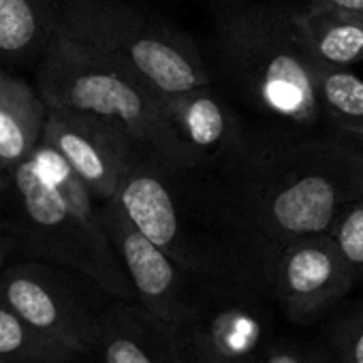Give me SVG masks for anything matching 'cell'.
<instances>
[{"label":"cell","instance_id":"obj_21","mask_svg":"<svg viewBox=\"0 0 363 363\" xmlns=\"http://www.w3.org/2000/svg\"><path fill=\"white\" fill-rule=\"evenodd\" d=\"M259 363H335L325 346H306L297 342H272Z\"/></svg>","mask_w":363,"mask_h":363},{"label":"cell","instance_id":"obj_2","mask_svg":"<svg viewBox=\"0 0 363 363\" xmlns=\"http://www.w3.org/2000/svg\"><path fill=\"white\" fill-rule=\"evenodd\" d=\"M13 259L71 267L120 301H137L101 218L96 197L48 143L18 167L0 199Z\"/></svg>","mask_w":363,"mask_h":363},{"label":"cell","instance_id":"obj_6","mask_svg":"<svg viewBox=\"0 0 363 363\" xmlns=\"http://www.w3.org/2000/svg\"><path fill=\"white\" fill-rule=\"evenodd\" d=\"M111 199L147 240L189 274L246 284L201 210L189 173H173L139 154Z\"/></svg>","mask_w":363,"mask_h":363},{"label":"cell","instance_id":"obj_13","mask_svg":"<svg viewBox=\"0 0 363 363\" xmlns=\"http://www.w3.org/2000/svg\"><path fill=\"white\" fill-rule=\"evenodd\" d=\"M99 363H186L175 329L137 301L113 299L105 312L94 357Z\"/></svg>","mask_w":363,"mask_h":363},{"label":"cell","instance_id":"obj_26","mask_svg":"<svg viewBox=\"0 0 363 363\" xmlns=\"http://www.w3.org/2000/svg\"><path fill=\"white\" fill-rule=\"evenodd\" d=\"M212 3H216V0H212Z\"/></svg>","mask_w":363,"mask_h":363},{"label":"cell","instance_id":"obj_27","mask_svg":"<svg viewBox=\"0 0 363 363\" xmlns=\"http://www.w3.org/2000/svg\"><path fill=\"white\" fill-rule=\"evenodd\" d=\"M0 363H3V361H0Z\"/></svg>","mask_w":363,"mask_h":363},{"label":"cell","instance_id":"obj_25","mask_svg":"<svg viewBox=\"0 0 363 363\" xmlns=\"http://www.w3.org/2000/svg\"><path fill=\"white\" fill-rule=\"evenodd\" d=\"M9 182H11V171H3V169H0V199H3V195L7 193Z\"/></svg>","mask_w":363,"mask_h":363},{"label":"cell","instance_id":"obj_15","mask_svg":"<svg viewBox=\"0 0 363 363\" xmlns=\"http://www.w3.org/2000/svg\"><path fill=\"white\" fill-rule=\"evenodd\" d=\"M58 0H0V67H37L58 30Z\"/></svg>","mask_w":363,"mask_h":363},{"label":"cell","instance_id":"obj_19","mask_svg":"<svg viewBox=\"0 0 363 363\" xmlns=\"http://www.w3.org/2000/svg\"><path fill=\"white\" fill-rule=\"evenodd\" d=\"M325 348L335 363H363V303L331 320L325 331Z\"/></svg>","mask_w":363,"mask_h":363},{"label":"cell","instance_id":"obj_12","mask_svg":"<svg viewBox=\"0 0 363 363\" xmlns=\"http://www.w3.org/2000/svg\"><path fill=\"white\" fill-rule=\"evenodd\" d=\"M162 103L173 128L199 158L201 169L225 162L250 133L214 84L162 94Z\"/></svg>","mask_w":363,"mask_h":363},{"label":"cell","instance_id":"obj_4","mask_svg":"<svg viewBox=\"0 0 363 363\" xmlns=\"http://www.w3.org/2000/svg\"><path fill=\"white\" fill-rule=\"evenodd\" d=\"M35 86L48 107L86 111L120 124L145 156L173 173L201 169L173 128L162 94L65 26L35 67Z\"/></svg>","mask_w":363,"mask_h":363},{"label":"cell","instance_id":"obj_24","mask_svg":"<svg viewBox=\"0 0 363 363\" xmlns=\"http://www.w3.org/2000/svg\"><path fill=\"white\" fill-rule=\"evenodd\" d=\"M186 363H259L261 359H184Z\"/></svg>","mask_w":363,"mask_h":363},{"label":"cell","instance_id":"obj_1","mask_svg":"<svg viewBox=\"0 0 363 363\" xmlns=\"http://www.w3.org/2000/svg\"><path fill=\"white\" fill-rule=\"evenodd\" d=\"M212 229L244 280L265 297L276 255L293 240L325 233L363 195V150L308 130H250L218 167L191 171Z\"/></svg>","mask_w":363,"mask_h":363},{"label":"cell","instance_id":"obj_16","mask_svg":"<svg viewBox=\"0 0 363 363\" xmlns=\"http://www.w3.org/2000/svg\"><path fill=\"white\" fill-rule=\"evenodd\" d=\"M297 39L316 67L348 69L363 62V16L308 7L293 16Z\"/></svg>","mask_w":363,"mask_h":363},{"label":"cell","instance_id":"obj_10","mask_svg":"<svg viewBox=\"0 0 363 363\" xmlns=\"http://www.w3.org/2000/svg\"><path fill=\"white\" fill-rule=\"evenodd\" d=\"M354 286L357 278L348 261L325 231L297 238L276 255L265 297L274 299L289 320L308 325L344 301Z\"/></svg>","mask_w":363,"mask_h":363},{"label":"cell","instance_id":"obj_14","mask_svg":"<svg viewBox=\"0 0 363 363\" xmlns=\"http://www.w3.org/2000/svg\"><path fill=\"white\" fill-rule=\"evenodd\" d=\"M48 103L35 84L0 67V169L11 171L43 141Z\"/></svg>","mask_w":363,"mask_h":363},{"label":"cell","instance_id":"obj_18","mask_svg":"<svg viewBox=\"0 0 363 363\" xmlns=\"http://www.w3.org/2000/svg\"><path fill=\"white\" fill-rule=\"evenodd\" d=\"M0 361L3 363H75L67 348L43 335L0 299Z\"/></svg>","mask_w":363,"mask_h":363},{"label":"cell","instance_id":"obj_17","mask_svg":"<svg viewBox=\"0 0 363 363\" xmlns=\"http://www.w3.org/2000/svg\"><path fill=\"white\" fill-rule=\"evenodd\" d=\"M316 90L323 122L363 150V79L348 69L316 67Z\"/></svg>","mask_w":363,"mask_h":363},{"label":"cell","instance_id":"obj_8","mask_svg":"<svg viewBox=\"0 0 363 363\" xmlns=\"http://www.w3.org/2000/svg\"><path fill=\"white\" fill-rule=\"evenodd\" d=\"M99 208L118 259L135 289L137 303L169 327L179 329L195 314L203 284L212 278H199L179 267L133 225L116 199L99 201Z\"/></svg>","mask_w":363,"mask_h":363},{"label":"cell","instance_id":"obj_22","mask_svg":"<svg viewBox=\"0 0 363 363\" xmlns=\"http://www.w3.org/2000/svg\"><path fill=\"white\" fill-rule=\"evenodd\" d=\"M308 7H325V9H337L354 16H363V0H303Z\"/></svg>","mask_w":363,"mask_h":363},{"label":"cell","instance_id":"obj_3","mask_svg":"<svg viewBox=\"0 0 363 363\" xmlns=\"http://www.w3.org/2000/svg\"><path fill=\"white\" fill-rule=\"evenodd\" d=\"M293 16V7L269 0H216L214 50L218 71L246 107L310 133L323 124L316 65Z\"/></svg>","mask_w":363,"mask_h":363},{"label":"cell","instance_id":"obj_23","mask_svg":"<svg viewBox=\"0 0 363 363\" xmlns=\"http://www.w3.org/2000/svg\"><path fill=\"white\" fill-rule=\"evenodd\" d=\"M11 259H13V246H11V238H9L5 214H3V210H0V272L5 269V265Z\"/></svg>","mask_w":363,"mask_h":363},{"label":"cell","instance_id":"obj_11","mask_svg":"<svg viewBox=\"0 0 363 363\" xmlns=\"http://www.w3.org/2000/svg\"><path fill=\"white\" fill-rule=\"evenodd\" d=\"M43 143L56 150L96 201L111 199L139 154L135 139L94 113L48 107Z\"/></svg>","mask_w":363,"mask_h":363},{"label":"cell","instance_id":"obj_7","mask_svg":"<svg viewBox=\"0 0 363 363\" xmlns=\"http://www.w3.org/2000/svg\"><path fill=\"white\" fill-rule=\"evenodd\" d=\"M0 299L77 359H92L116 297L71 267L11 259L0 272Z\"/></svg>","mask_w":363,"mask_h":363},{"label":"cell","instance_id":"obj_5","mask_svg":"<svg viewBox=\"0 0 363 363\" xmlns=\"http://www.w3.org/2000/svg\"><path fill=\"white\" fill-rule=\"evenodd\" d=\"M62 26L160 94L214 84L195 39L135 0H58Z\"/></svg>","mask_w":363,"mask_h":363},{"label":"cell","instance_id":"obj_9","mask_svg":"<svg viewBox=\"0 0 363 363\" xmlns=\"http://www.w3.org/2000/svg\"><path fill=\"white\" fill-rule=\"evenodd\" d=\"M261 293L242 282L206 280L195 314L175 329L184 359H261L274 342Z\"/></svg>","mask_w":363,"mask_h":363},{"label":"cell","instance_id":"obj_20","mask_svg":"<svg viewBox=\"0 0 363 363\" xmlns=\"http://www.w3.org/2000/svg\"><path fill=\"white\" fill-rule=\"evenodd\" d=\"M344 259L348 261L357 286H363V195L350 201L329 229Z\"/></svg>","mask_w":363,"mask_h":363}]
</instances>
